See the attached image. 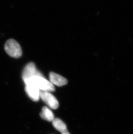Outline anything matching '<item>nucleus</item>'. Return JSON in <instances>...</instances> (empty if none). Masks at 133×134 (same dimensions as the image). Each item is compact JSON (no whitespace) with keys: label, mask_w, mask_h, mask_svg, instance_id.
Here are the masks:
<instances>
[{"label":"nucleus","mask_w":133,"mask_h":134,"mask_svg":"<svg viewBox=\"0 0 133 134\" xmlns=\"http://www.w3.org/2000/svg\"><path fill=\"white\" fill-rule=\"evenodd\" d=\"M40 115L43 119L48 121H53L54 119L53 113L49 108L46 106H44L43 108Z\"/></svg>","instance_id":"6e6552de"},{"label":"nucleus","mask_w":133,"mask_h":134,"mask_svg":"<svg viewBox=\"0 0 133 134\" xmlns=\"http://www.w3.org/2000/svg\"><path fill=\"white\" fill-rule=\"evenodd\" d=\"M26 92L29 97L34 101H38L40 98V90L32 85H26Z\"/></svg>","instance_id":"423d86ee"},{"label":"nucleus","mask_w":133,"mask_h":134,"mask_svg":"<svg viewBox=\"0 0 133 134\" xmlns=\"http://www.w3.org/2000/svg\"><path fill=\"white\" fill-rule=\"evenodd\" d=\"M4 49L7 53L13 58H18L22 55L21 47L15 40H8L5 43Z\"/></svg>","instance_id":"f03ea898"},{"label":"nucleus","mask_w":133,"mask_h":134,"mask_svg":"<svg viewBox=\"0 0 133 134\" xmlns=\"http://www.w3.org/2000/svg\"><path fill=\"white\" fill-rule=\"evenodd\" d=\"M53 125L57 130L62 134H70L65 124L61 119L56 118L53 120Z\"/></svg>","instance_id":"0eeeda50"},{"label":"nucleus","mask_w":133,"mask_h":134,"mask_svg":"<svg viewBox=\"0 0 133 134\" xmlns=\"http://www.w3.org/2000/svg\"><path fill=\"white\" fill-rule=\"evenodd\" d=\"M39 76L43 75L37 70L35 64L33 62H30L24 68L22 74V78L25 82L33 77Z\"/></svg>","instance_id":"7ed1b4c3"},{"label":"nucleus","mask_w":133,"mask_h":134,"mask_svg":"<svg viewBox=\"0 0 133 134\" xmlns=\"http://www.w3.org/2000/svg\"><path fill=\"white\" fill-rule=\"evenodd\" d=\"M49 79L52 83L57 86H63L68 83V80L66 79L54 72H51L49 74Z\"/></svg>","instance_id":"39448f33"},{"label":"nucleus","mask_w":133,"mask_h":134,"mask_svg":"<svg viewBox=\"0 0 133 134\" xmlns=\"http://www.w3.org/2000/svg\"><path fill=\"white\" fill-rule=\"evenodd\" d=\"M26 85H32L35 86L39 90L47 91V92H54L55 88L54 85L50 81L46 80L44 76H36L30 80H28L24 82Z\"/></svg>","instance_id":"f257e3e1"},{"label":"nucleus","mask_w":133,"mask_h":134,"mask_svg":"<svg viewBox=\"0 0 133 134\" xmlns=\"http://www.w3.org/2000/svg\"><path fill=\"white\" fill-rule=\"evenodd\" d=\"M40 97L52 109H55L58 107L59 103L58 100L49 92L40 90Z\"/></svg>","instance_id":"20e7f679"}]
</instances>
